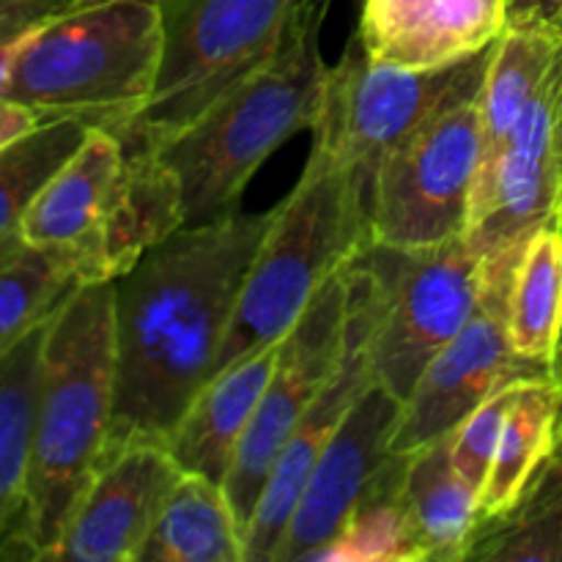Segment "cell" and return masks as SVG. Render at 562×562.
Listing matches in <instances>:
<instances>
[{
    "instance_id": "4316f807",
    "label": "cell",
    "mask_w": 562,
    "mask_h": 562,
    "mask_svg": "<svg viewBox=\"0 0 562 562\" xmlns=\"http://www.w3.org/2000/svg\"><path fill=\"white\" fill-rule=\"evenodd\" d=\"M464 560L562 562V461L541 467L519 503L472 538Z\"/></svg>"
},
{
    "instance_id": "f546056e",
    "label": "cell",
    "mask_w": 562,
    "mask_h": 562,
    "mask_svg": "<svg viewBox=\"0 0 562 562\" xmlns=\"http://www.w3.org/2000/svg\"><path fill=\"white\" fill-rule=\"evenodd\" d=\"M519 384L521 382H514L508 387L497 390L492 398H486L475 412H470L461 420V426L450 434V456H453L456 470L467 477L470 486L477 488V494L486 483L488 467H492L494 450H497L499 434H503L505 417H508Z\"/></svg>"
},
{
    "instance_id": "30bf717a",
    "label": "cell",
    "mask_w": 562,
    "mask_h": 562,
    "mask_svg": "<svg viewBox=\"0 0 562 562\" xmlns=\"http://www.w3.org/2000/svg\"><path fill=\"white\" fill-rule=\"evenodd\" d=\"M562 206V55L492 168L477 176L467 241L481 256L483 294L508 300L527 236Z\"/></svg>"
},
{
    "instance_id": "7c38bea8",
    "label": "cell",
    "mask_w": 562,
    "mask_h": 562,
    "mask_svg": "<svg viewBox=\"0 0 562 562\" xmlns=\"http://www.w3.org/2000/svg\"><path fill=\"white\" fill-rule=\"evenodd\" d=\"M538 376H552V368L516 355L505 311L481 300L464 329L420 373L404 401L390 450L401 456L417 453L453 434L497 390Z\"/></svg>"
},
{
    "instance_id": "d4e9b609",
    "label": "cell",
    "mask_w": 562,
    "mask_h": 562,
    "mask_svg": "<svg viewBox=\"0 0 562 562\" xmlns=\"http://www.w3.org/2000/svg\"><path fill=\"white\" fill-rule=\"evenodd\" d=\"M562 322V225H538L519 252L505 300V324L516 355L552 368Z\"/></svg>"
},
{
    "instance_id": "2e32d148",
    "label": "cell",
    "mask_w": 562,
    "mask_h": 562,
    "mask_svg": "<svg viewBox=\"0 0 562 562\" xmlns=\"http://www.w3.org/2000/svg\"><path fill=\"white\" fill-rule=\"evenodd\" d=\"M508 0H362L355 36L371 60L431 71L494 47Z\"/></svg>"
},
{
    "instance_id": "7a4b0ae2",
    "label": "cell",
    "mask_w": 562,
    "mask_h": 562,
    "mask_svg": "<svg viewBox=\"0 0 562 562\" xmlns=\"http://www.w3.org/2000/svg\"><path fill=\"white\" fill-rule=\"evenodd\" d=\"M327 14L329 0H296L263 60L159 143V159L179 181L184 225L239 212L258 168L283 143L316 126L329 71L322 55Z\"/></svg>"
},
{
    "instance_id": "9c48e42d",
    "label": "cell",
    "mask_w": 562,
    "mask_h": 562,
    "mask_svg": "<svg viewBox=\"0 0 562 562\" xmlns=\"http://www.w3.org/2000/svg\"><path fill=\"white\" fill-rule=\"evenodd\" d=\"M483 157L477 99L450 104L379 165L368 198L373 245L417 250L467 236Z\"/></svg>"
},
{
    "instance_id": "3957f363",
    "label": "cell",
    "mask_w": 562,
    "mask_h": 562,
    "mask_svg": "<svg viewBox=\"0 0 562 562\" xmlns=\"http://www.w3.org/2000/svg\"><path fill=\"white\" fill-rule=\"evenodd\" d=\"M115 366V283L77 285L44 333L27 483L31 560H55L77 499L108 456Z\"/></svg>"
},
{
    "instance_id": "4dcf8cb0",
    "label": "cell",
    "mask_w": 562,
    "mask_h": 562,
    "mask_svg": "<svg viewBox=\"0 0 562 562\" xmlns=\"http://www.w3.org/2000/svg\"><path fill=\"white\" fill-rule=\"evenodd\" d=\"M71 0H0V47L69 9Z\"/></svg>"
},
{
    "instance_id": "44dd1931",
    "label": "cell",
    "mask_w": 562,
    "mask_h": 562,
    "mask_svg": "<svg viewBox=\"0 0 562 562\" xmlns=\"http://www.w3.org/2000/svg\"><path fill=\"white\" fill-rule=\"evenodd\" d=\"M477 488L456 470L450 434L409 456L404 472V503L423 562L467 558L477 525Z\"/></svg>"
},
{
    "instance_id": "d6a6232c",
    "label": "cell",
    "mask_w": 562,
    "mask_h": 562,
    "mask_svg": "<svg viewBox=\"0 0 562 562\" xmlns=\"http://www.w3.org/2000/svg\"><path fill=\"white\" fill-rule=\"evenodd\" d=\"M508 25H541L562 31V0H508Z\"/></svg>"
},
{
    "instance_id": "277c9868",
    "label": "cell",
    "mask_w": 562,
    "mask_h": 562,
    "mask_svg": "<svg viewBox=\"0 0 562 562\" xmlns=\"http://www.w3.org/2000/svg\"><path fill=\"white\" fill-rule=\"evenodd\" d=\"M366 245H371L366 192L338 157L313 146L294 190L274 206L272 223L247 269L217 373L278 344L322 285Z\"/></svg>"
},
{
    "instance_id": "cb8c5ba5",
    "label": "cell",
    "mask_w": 562,
    "mask_h": 562,
    "mask_svg": "<svg viewBox=\"0 0 562 562\" xmlns=\"http://www.w3.org/2000/svg\"><path fill=\"white\" fill-rule=\"evenodd\" d=\"M560 55L562 31L558 27L508 25L497 38L488 58L481 97H477L483 132V157L477 176L492 168L499 148L519 124L521 113L543 86Z\"/></svg>"
},
{
    "instance_id": "e0dca14e",
    "label": "cell",
    "mask_w": 562,
    "mask_h": 562,
    "mask_svg": "<svg viewBox=\"0 0 562 562\" xmlns=\"http://www.w3.org/2000/svg\"><path fill=\"white\" fill-rule=\"evenodd\" d=\"M179 228H184V212L176 176L159 159L157 148L126 146V162L108 212L75 258L80 283L119 280Z\"/></svg>"
},
{
    "instance_id": "6da1fadb",
    "label": "cell",
    "mask_w": 562,
    "mask_h": 562,
    "mask_svg": "<svg viewBox=\"0 0 562 562\" xmlns=\"http://www.w3.org/2000/svg\"><path fill=\"white\" fill-rule=\"evenodd\" d=\"M272 212L184 225L115 283V412L108 450L170 431L217 373Z\"/></svg>"
},
{
    "instance_id": "ffe728a7",
    "label": "cell",
    "mask_w": 562,
    "mask_h": 562,
    "mask_svg": "<svg viewBox=\"0 0 562 562\" xmlns=\"http://www.w3.org/2000/svg\"><path fill=\"white\" fill-rule=\"evenodd\" d=\"M49 316L0 355V560H31L27 483L38 368Z\"/></svg>"
},
{
    "instance_id": "d590c367",
    "label": "cell",
    "mask_w": 562,
    "mask_h": 562,
    "mask_svg": "<svg viewBox=\"0 0 562 562\" xmlns=\"http://www.w3.org/2000/svg\"><path fill=\"white\" fill-rule=\"evenodd\" d=\"M554 456L562 461V401H560V420H558V445H554Z\"/></svg>"
},
{
    "instance_id": "5b68a950",
    "label": "cell",
    "mask_w": 562,
    "mask_h": 562,
    "mask_svg": "<svg viewBox=\"0 0 562 562\" xmlns=\"http://www.w3.org/2000/svg\"><path fill=\"white\" fill-rule=\"evenodd\" d=\"M162 47L159 5L115 0L66 9L20 38L0 97L42 115L121 124L151 97Z\"/></svg>"
},
{
    "instance_id": "7402d4cb",
    "label": "cell",
    "mask_w": 562,
    "mask_h": 562,
    "mask_svg": "<svg viewBox=\"0 0 562 562\" xmlns=\"http://www.w3.org/2000/svg\"><path fill=\"white\" fill-rule=\"evenodd\" d=\"M560 401L562 384L554 376L527 379L519 384L486 483L477 497V530L508 514L527 492L532 477L554 456Z\"/></svg>"
},
{
    "instance_id": "8fae6325",
    "label": "cell",
    "mask_w": 562,
    "mask_h": 562,
    "mask_svg": "<svg viewBox=\"0 0 562 562\" xmlns=\"http://www.w3.org/2000/svg\"><path fill=\"white\" fill-rule=\"evenodd\" d=\"M346 322L349 274L344 267L322 285L294 327L280 338L274 371L223 483L241 530L250 525L285 439L338 373L346 355Z\"/></svg>"
},
{
    "instance_id": "d6986e66",
    "label": "cell",
    "mask_w": 562,
    "mask_h": 562,
    "mask_svg": "<svg viewBox=\"0 0 562 562\" xmlns=\"http://www.w3.org/2000/svg\"><path fill=\"white\" fill-rule=\"evenodd\" d=\"M280 340L214 373L168 437V450L184 472L225 483L241 439L256 417L278 362Z\"/></svg>"
},
{
    "instance_id": "1f68e13d",
    "label": "cell",
    "mask_w": 562,
    "mask_h": 562,
    "mask_svg": "<svg viewBox=\"0 0 562 562\" xmlns=\"http://www.w3.org/2000/svg\"><path fill=\"white\" fill-rule=\"evenodd\" d=\"M44 119H49V115H42L38 110L14 102V99L0 97V151L36 130Z\"/></svg>"
},
{
    "instance_id": "5bb4252c",
    "label": "cell",
    "mask_w": 562,
    "mask_h": 562,
    "mask_svg": "<svg viewBox=\"0 0 562 562\" xmlns=\"http://www.w3.org/2000/svg\"><path fill=\"white\" fill-rule=\"evenodd\" d=\"M346 274H349V322H346L344 362L333 382L316 398V404L296 423L269 472L267 486H263L250 525L245 530V562H274V552L283 541L285 527H289L291 514L300 503L302 488H305L318 456L324 453L357 398L373 382L371 366H368L371 307H368L366 285L351 263H346Z\"/></svg>"
},
{
    "instance_id": "603a6c76",
    "label": "cell",
    "mask_w": 562,
    "mask_h": 562,
    "mask_svg": "<svg viewBox=\"0 0 562 562\" xmlns=\"http://www.w3.org/2000/svg\"><path fill=\"white\" fill-rule=\"evenodd\" d=\"M140 562H245V530L223 483L181 472Z\"/></svg>"
},
{
    "instance_id": "ba28073f",
    "label": "cell",
    "mask_w": 562,
    "mask_h": 562,
    "mask_svg": "<svg viewBox=\"0 0 562 562\" xmlns=\"http://www.w3.org/2000/svg\"><path fill=\"white\" fill-rule=\"evenodd\" d=\"M488 58L492 47L442 69H395L368 58L355 36L327 71L313 146L338 157L368 201L373 176L395 146L450 104L481 97Z\"/></svg>"
},
{
    "instance_id": "484cf974",
    "label": "cell",
    "mask_w": 562,
    "mask_h": 562,
    "mask_svg": "<svg viewBox=\"0 0 562 562\" xmlns=\"http://www.w3.org/2000/svg\"><path fill=\"white\" fill-rule=\"evenodd\" d=\"M406 461L395 453L382 467L333 541L307 562H423L404 503Z\"/></svg>"
},
{
    "instance_id": "ac0fdd59",
    "label": "cell",
    "mask_w": 562,
    "mask_h": 562,
    "mask_svg": "<svg viewBox=\"0 0 562 562\" xmlns=\"http://www.w3.org/2000/svg\"><path fill=\"white\" fill-rule=\"evenodd\" d=\"M124 162V140L108 126L93 124L27 206L20 225L22 245L64 252L75 261L97 234Z\"/></svg>"
},
{
    "instance_id": "f1b7e54d",
    "label": "cell",
    "mask_w": 562,
    "mask_h": 562,
    "mask_svg": "<svg viewBox=\"0 0 562 562\" xmlns=\"http://www.w3.org/2000/svg\"><path fill=\"white\" fill-rule=\"evenodd\" d=\"M80 283L64 252L20 245L0 256V355L49 316Z\"/></svg>"
},
{
    "instance_id": "9a60e30c",
    "label": "cell",
    "mask_w": 562,
    "mask_h": 562,
    "mask_svg": "<svg viewBox=\"0 0 562 562\" xmlns=\"http://www.w3.org/2000/svg\"><path fill=\"white\" fill-rule=\"evenodd\" d=\"M401 412L404 401L387 393L382 384H368L318 456L283 541L274 552V562H307L333 541L351 508L371 488L373 477L395 456L390 450V439Z\"/></svg>"
},
{
    "instance_id": "8992f818",
    "label": "cell",
    "mask_w": 562,
    "mask_h": 562,
    "mask_svg": "<svg viewBox=\"0 0 562 562\" xmlns=\"http://www.w3.org/2000/svg\"><path fill=\"white\" fill-rule=\"evenodd\" d=\"M349 263L360 274L371 307V379L406 401L428 362L481 305V256L467 236H459L417 250L371 241Z\"/></svg>"
},
{
    "instance_id": "836d02e7",
    "label": "cell",
    "mask_w": 562,
    "mask_h": 562,
    "mask_svg": "<svg viewBox=\"0 0 562 562\" xmlns=\"http://www.w3.org/2000/svg\"><path fill=\"white\" fill-rule=\"evenodd\" d=\"M102 3H115V0H71L69 9H88V5H102ZM132 3H146V5H159L162 9L168 0H132Z\"/></svg>"
},
{
    "instance_id": "8d00e7d4",
    "label": "cell",
    "mask_w": 562,
    "mask_h": 562,
    "mask_svg": "<svg viewBox=\"0 0 562 562\" xmlns=\"http://www.w3.org/2000/svg\"><path fill=\"white\" fill-rule=\"evenodd\" d=\"M560 225H562V206H560Z\"/></svg>"
},
{
    "instance_id": "52a82bcc",
    "label": "cell",
    "mask_w": 562,
    "mask_h": 562,
    "mask_svg": "<svg viewBox=\"0 0 562 562\" xmlns=\"http://www.w3.org/2000/svg\"><path fill=\"white\" fill-rule=\"evenodd\" d=\"M296 0H168L165 47L148 102L108 126L126 146L157 148L247 75L280 38Z\"/></svg>"
},
{
    "instance_id": "83f0119b",
    "label": "cell",
    "mask_w": 562,
    "mask_h": 562,
    "mask_svg": "<svg viewBox=\"0 0 562 562\" xmlns=\"http://www.w3.org/2000/svg\"><path fill=\"white\" fill-rule=\"evenodd\" d=\"M91 121L49 115L33 132L0 151V256L22 245L20 225L36 192L86 140Z\"/></svg>"
},
{
    "instance_id": "e575fe53",
    "label": "cell",
    "mask_w": 562,
    "mask_h": 562,
    "mask_svg": "<svg viewBox=\"0 0 562 562\" xmlns=\"http://www.w3.org/2000/svg\"><path fill=\"white\" fill-rule=\"evenodd\" d=\"M552 376L562 384V322H560V335H558V349H554V360H552Z\"/></svg>"
},
{
    "instance_id": "4fadbf2b",
    "label": "cell",
    "mask_w": 562,
    "mask_h": 562,
    "mask_svg": "<svg viewBox=\"0 0 562 562\" xmlns=\"http://www.w3.org/2000/svg\"><path fill=\"white\" fill-rule=\"evenodd\" d=\"M181 472L157 439L108 450L71 510L55 560L140 562Z\"/></svg>"
}]
</instances>
